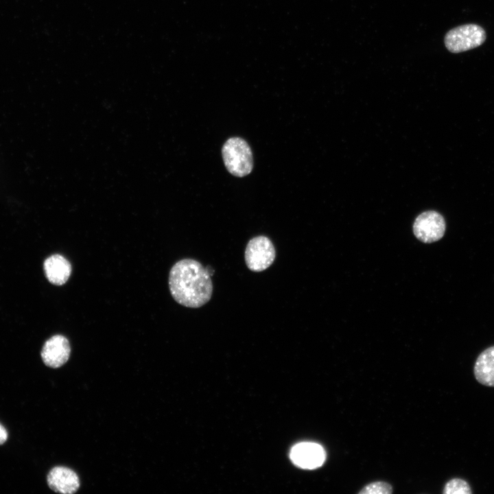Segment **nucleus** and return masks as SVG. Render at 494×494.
Masks as SVG:
<instances>
[{"mask_svg":"<svg viewBox=\"0 0 494 494\" xmlns=\"http://www.w3.org/2000/svg\"><path fill=\"white\" fill-rule=\"evenodd\" d=\"M169 287L178 303L192 308L205 305L213 293L208 268L192 259H181L172 266L169 275Z\"/></svg>","mask_w":494,"mask_h":494,"instance_id":"obj_1","label":"nucleus"},{"mask_svg":"<svg viewBox=\"0 0 494 494\" xmlns=\"http://www.w3.org/2000/svg\"><path fill=\"white\" fill-rule=\"evenodd\" d=\"M223 161L227 170L237 177L248 175L253 167L251 149L240 137L229 138L222 148Z\"/></svg>","mask_w":494,"mask_h":494,"instance_id":"obj_2","label":"nucleus"},{"mask_svg":"<svg viewBox=\"0 0 494 494\" xmlns=\"http://www.w3.org/2000/svg\"><path fill=\"white\" fill-rule=\"evenodd\" d=\"M486 37L481 26L466 24L450 30L445 36V45L450 52L460 53L479 47Z\"/></svg>","mask_w":494,"mask_h":494,"instance_id":"obj_3","label":"nucleus"},{"mask_svg":"<svg viewBox=\"0 0 494 494\" xmlns=\"http://www.w3.org/2000/svg\"><path fill=\"white\" fill-rule=\"evenodd\" d=\"M276 257L274 246L266 236L259 235L251 239L245 250V261L252 272H261L269 268Z\"/></svg>","mask_w":494,"mask_h":494,"instance_id":"obj_4","label":"nucleus"},{"mask_svg":"<svg viewBox=\"0 0 494 494\" xmlns=\"http://www.w3.org/2000/svg\"><path fill=\"white\" fill-rule=\"evenodd\" d=\"M413 231L416 237L424 243L436 242L445 234V222L438 212L425 211L416 218Z\"/></svg>","mask_w":494,"mask_h":494,"instance_id":"obj_5","label":"nucleus"},{"mask_svg":"<svg viewBox=\"0 0 494 494\" xmlns=\"http://www.w3.org/2000/svg\"><path fill=\"white\" fill-rule=\"evenodd\" d=\"M290 458L299 467L313 469L323 464L325 452L317 443L303 442L296 444L292 448Z\"/></svg>","mask_w":494,"mask_h":494,"instance_id":"obj_6","label":"nucleus"},{"mask_svg":"<svg viewBox=\"0 0 494 494\" xmlns=\"http://www.w3.org/2000/svg\"><path fill=\"white\" fill-rule=\"evenodd\" d=\"M71 347L69 340L62 335H55L48 339L41 351V357L49 367L58 368L69 358Z\"/></svg>","mask_w":494,"mask_h":494,"instance_id":"obj_7","label":"nucleus"},{"mask_svg":"<svg viewBox=\"0 0 494 494\" xmlns=\"http://www.w3.org/2000/svg\"><path fill=\"white\" fill-rule=\"evenodd\" d=\"M47 484L55 492L72 494L80 487V480L76 473L65 467L53 468L47 475Z\"/></svg>","mask_w":494,"mask_h":494,"instance_id":"obj_8","label":"nucleus"},{"mask_svg":"<svg viewBox=\"0 0 494 494\" xmlns=\"http://www.w3.org/2000/svg\"><path fill=\"white\" fill-rule=\"evenodd\" d=\"M44 270L48 281L56 285L64 284L71 274V265L63 256L56 254L45 259Z\"/></svg>","mask_w":494,"mask_h":494,"instance_id":"obj_9","label":"nucleus"},{"mask_svg":"<svg viewBox=\"0 0 494 494\" xmlns=\"http://www.w3.org/2000/svg\"><path fill=\"white\" fill-rule=\"evenodd\" d=\"M473 372L479 383L494 387V346L487 348L478 355Z\"/></svg>","mask_w":494,"mask_h":494,"instance_id":"obj_10","label":"nucleus"},{"mask_svg":"<svg viewBox=\"0 0 494 494\" xmlns=\"http://www.w3.org/2000/svg\"><path fill=\"white\" fill-rule=\"evenodd\" d=\"M445 494H471L472 491L468 482L460 478H453L448 481L443 490Z\"/></svg>","mask_w":494,"mask_h":494,"instance_id":"obj_11","label":"nucleus"},{"mask_svg":"<svg viewBox=\"0 0 494 494\" xmlns=\"http://www.w3.org/2000/svg\"><path fill=\"white\" fill-rule=\"evenodd\" d=\"M392 492L391 485L384 482H375L364 487L360 494H390Z\"/></svg>","mask_w":494,"mask_h":494,"instance_id":"obj_12","label":"nucleus"},{"mask_svg":"<svg viewBox=\"0 0 494 494\" xmlns=\"http://www.w3.org/2000/svg\"><path fill=\"white\" fill-rule=\"evenodd\" d=\"M8 438L6 430L0 424V445L4 443Z\"/></svg>","mask_w":494,"mask_h":494,"instance_id":"obj_13","label":"nucleus"}]
</instances>
